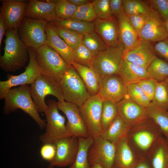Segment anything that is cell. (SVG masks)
I'll return each mask as SVG.
<instances>
[{"label":"cell","mask_w":168,"mask_h":168,"mask_svg":"<svg viewBox=\"0 0 168 168\" xmlns=\"http://www.w3.org/2000/svg\"><path fill=\"white\" fill-rule=\"evenodd\" d=\"M163 136L155 123L149 118L141 123L130 127L126 138L128 144L140 158L147 157Z\"/></svg>","instance_id":"cell-1"},{"label":"cell","mask_w":168,"mask_h":168,"mask_svg":"<svg viewBox=\"0 0 168 168\" xmlns=\"http://www.w3.org/2000/svg\"><path fill=\"white\" fill-rule=\"evenodd\" d=\"M4 52L0 57V66L6 72H14L24 67L29 59L27 47L20 38L17 29L5 33Z\"/></svg>","instance_id":"cell-2"},{"label":"cell","mask_w":168,"mask_h":168,"mask_svg":"<svg viewBox=\"0 0 168 168\" xmlns=\"http://www.w3.org/2000/svg\"><path fill=\"white\" fill-rule=\"evenodd\" d=\"M4 99L3 112L5 114H8L20 109L32 118L40 129L45 127V120L40 117L31 96L28 85L11 88L6 93Z\"/></svg>","instance_id":"cell-3"},{"label":"cell","mask_w":168,"mask_h":168,"mask_svg":"<svg viewBox=\"0 0 168 168\" xmlns=\"http://www.w3.org/2000/svg\"><path fill=\"white\" fill-rule=\"evenodd\" d=\"M35 59L41 73L58 83L70 67L57 51L47 44L35 51Z\"/></svg>","instance_id":"cell-4"},{"label":"cell","mask_w":168,"mask_h":168,"mask_svg":"<svg viewBox=\"0 0 168 168\" xmlns=\"http://www.w3.org/2000/svg\"><path fill=\"white\" fill-rule=\"evenodd\" d=\"M59 84L64 100L80 108L91 96L81 77L72 66L69 67Z\"/></svg>","instance_id":"cell-5"},{"label":"cell","mask_w":168,"mask_h":168,"mask_svg":"<svg viewBox=\"0 0 168 168\" xmlns=\"http://www.w3.org/2000/svg\"><path fill=\"white\" fill-rule=\"evenodd\" d=\"M48 108L44 113L46 118L45 132L39 139L44 144L53 143L56 140L71 136L65 124V118L58 111L57 102L52 99L47 101Z\"/></svg>","instance_id":"cell-6"},{"label":"cell","mask_w":168,"mask_h":168,"mask_svg":"<svg viewBox=\"0 0 168 168\" xmlns=\"http://www.w3.org/2000/svg\"><path fill=\"white\" fill-rule=\"evenodd\" d=\"M30 88L31 96L39 113H44L47 110L45 98L48 95L55 96L58 101L64 100L59 83L41 73Z\"/></svg>","instance_id":"cell-7"},{"label":"cell","mask_w":168,"mask_h":168,"mask_svg":"<svg viewBox=\"0 0 168 168\" xmlns=\"http://www.w3.org/2000/svg\"><path fill=\"white\" fill-rule=\"evenodd\" d=\"M124 51L123 46L120 43L115 47H108L94 55L93 68L100 78L117 74Z\"/></svg>","instance_id":"cell-8"},{"label":"cell","mask_w":168,"mask_h":168,"mask_svg":"<svg viewBox=\"0 0 168 168\" xmlns=\"http://www.w3.org/2000/svg\"><path fill=\"white\" fill-rule=\"evenodd\" d=\"M48 22L24 17L18 29L19 36L27 47L35 50L46 44L45 27Z\"/></svg>","instance_id":"cell-9"},{"label":"cell","mask_w":168,"mask_h":168,"mask_svg":"<svg viewBox=\"0 0 168 168\" xmlns=\"http://www.w3.org/2000/svg\"><path fill=\"white\" fill-rule=\"evenodd\" d=\"M103 100L98 94L91 96L79 108L89 137L93 139L100 136L101 133L100 119Z\"/></svg>","instance_id":"cell-10"},{"label":"cell","mask_w":168,"mask_h":168,"mask_svg":"<svg viewBox=\"0 0 168 168\" xmlns=\"http://www.w3.org/2000/svg\"><path fill=\"white\" fill-rule=\"evenodd\" d=\"M29 62L25 70L17 75H10L7 79L0 82V99H4L6 93L13 87L32 84L41 74L35 59V50L27 48Z\"/></svg>","instance_id":"cell-11"},{"label":"cell","mask_w":168,"mask_h":168,"mask_svg":"<svg viewBox=\"0 0 168 168\" xmlns=\"http://www.w3.org/2000/svg\"><path fill=\"white\" fill-rule=\"evenodd\" d=\"M115 150V144L100 136L94 138L88 151L90 165L97 164L103 168H112Z\"/></svg>","instance_id":"cell-12"},{"label":"cell","mask_w":168,"mask_h":168,"mask_svg":"<svg viewBox=\"0 0 168 168\" xmlns=\"http://www.w3.org/2000/svg\"><path fill=\"white\" fill-rule=\"evenodd\" d=\"M53 143L56 147V153L53 159L49 162V165L59 167L71 166L77 152L78 138L72 136L63 138Z\"/></svg>","instance_id":"cell-13"},{"label":"cell","mask_w":168,"mask_h":168,"mask_svg":"<svg viewBox=\"0 0 168 168\" xmlns=\"http://www.w3.org/2000/svg\"><path fill=\"white\" fill-rule=\"evenodd\" d=\"M58 108L65 115L67 122L66 126L71 136L89 138L85 124L81 116L79 108L75 105L64 100L57 102Z\"/></svg>","instance_id":"cell-14"},{"label":"cell","mask_w":168,"mask_h":168,"mask_svg":"<svg viewBox=\"0 0 168 168\" xmlns=\"http://www.w3.org/2000/svg\"><path fill=\"white\" fill-rule=\"evenodd\" d=\"M127 86L118 74L100 78L98 94L103 100L116 103L127 95Z\"/></svg>","instance_id":"cell-15"},{"label":"cell","mask_w":168,"mask_h":168,"mask_svg":"<svg viewBox=\"0 0 168 168\" xmlns=\"http://www.w3.org/2000/svg\"><path fill=\"white\" fill-rule=\"evenodd\" d=\"M116 105L118 115L130 127L149 118L146 108L137 104L127 95Z\"/></svg>","instance_id":"cell-16"},{"label":"cell","mask_w":168,"mask_h":168,"mask_svg":"<svg viewBox=\"0 0 168 168\" xmlns=\"http://www.w3.org/2000/svg\"><path fill=\"white\" fill-rule=\"evenodd\" d=\"M156 56L152 43L139 38L132 47L124 50L123 59L147 69Z\"/></svg>","instance_id":"cell-17"},{"label":"cell","mask_w":168,"mask_h":168,"mask_svg":"<svg viewBox=\"0 0 168 168\" xmlns=\"http://www.w3.org/2000/svg\"><path fill=\"white\" fill-rule=\"evenodd\" d=\"M138 37L151 43L168 38L164 22L158 12L151 7L148 19L139 33Z\"/></svg>","instance_id":"cell-18"},{"label":"cell","mask_w":168,"mask_h":168,"mask_svg":"<svg viewBox=\"0 0 168 168\" xmlns=\"http://www.w3.org/2000/svg\"><path fill=\"white\" fill-rule=\"evenodd\" d=\"M0 13L4 20L6 30L10 29H18L24 17L27 2L22 1L3 0Z\"/></svg>","instance_id":"cell-19"},{"label":"cell","mask_w":168,"mask_h":168,"mask_svg":"<svg viewBox=\"0 0 168 168\" xmlns=\"http://www.w3.org/2000/svg\"><path fill=\"white\" fill-rule=\"evenodd\" d=\"M57 1H29L25 11L24 17L44 20L48 22L55 19Z\"/></svg>","instance_id":"cell-20"},{"label":"cell","mask_w":168,"mask_h":168,"mask_svg":"<svg viewBox=\"0 0 168 168\" xmlns=\"http://www.w3.org/2000/svg\"><path fill=\"white\" fill-rule=\"evenodd\" d=\"M94 31L108 47H115L120 44L116 18L111 20L97 18L93 22Z\"/></svg>","instance_id":"cell-21"},{"label":"cell","mask_w":168,"mask_h":168,"mask_svg":"<svg viewBox=\"0 0 168 168\" xmlns=\"http://www.w3.org/2000/svg\"><path fill=\"white\" fill-rule=\"evenodd\" d=\"M46 44L57 51L69 66H72L73 50L58 35L50 22L46 25Z\"/></svg>","instance_id":"cell-22"},{"label":"cell","mask_w":168,"mask_h":168,"mask_svg":"<svg viewBox=\"0 0 168 168\" xmlns=\"http://www.w3.org/2000/svg\"><path fill=\"white\" fill-rule=\"evenodd\" d=\"M113 167L115 168H134L139 158L128 144L126 138L116 144Z\"/></svg>","instance_id":"cell-23"},{"label":"cell","mask_w":168,"mask_h":168,"mask_svg":"<svg viewBox=\"0 0 168 168\" xmlns=\"http://www.w3.org/2000/svg\"><path fill=\"white\" fill-rule=\"evenodd\" d=\"M117 74L127 86L132 84L137 83L142 80L150 78L146 69L123 59Z\"/></svg>","instance_id":"cell-24"},{"label":"cell","mask_w":168,"mask_h":168,"mask_svg":"<svg viewBox=\"0 0 168 168\" xmlns=\"http://www.w3.org/2000/svg\"><path fill=\"white\" fill-rule=\"evenodd\" d=\"M120 43L124 50L132 47L139 39L138 35L129 23L124 11L116 18Z\"/></svg>","instance_id":"cell-25"},{"label":"cell","mask_w":168,"mask_h":168,"mask_svg":"<svg viewBox=\"0 0 168 168\" xmlns=\"http://www.w3.org/2000/svg\"><path fill=\"white\" fill-rule=\"evenodd\" d=\"M147 157L152 168H168V139L161 137Z\"/></svg>","instance_id":"cell-26"},{"label":"cell","mask_w":168,"mask_h":168,"mask_svg":"<svg viewBox=\"0 0 168 168\" xmlns=\"http://www.w3.org/2000/svg\"><path fill=\"white\" fill-rule=\"evenodd\" d=\"M130 127L118 115L104 131L100 136L114 144L126 137Z\"/></svg>","instance_id":"cell-27"},{"label":"cell","mask_w":168,"mask_h":168,"mask_svg":"<svg viewBox=\"0 0 168 168\" xmlns=\"http://www.w3.org/2000/svg\"><path fill=\"white\" fill-rule=\"evenodd\" d=\"M72 65L78 72L91 96L98 94L100 78L95 70L74 62Z\"/></svg>","instance_id":"cell-28"},{"label":"cell","mask_w":168,"mask_h":168,"mask_svg":"<svg viewBox=\"0 0 168 168\" xmlns=\"http://www.w3.org/2000/svg\"><path fill=\"white\" fill-rule=\"evenodd\" d=\"M54 26L73 30L84 34L94 31L93 22H87L70 18L67 19H55L49 22Z\"/></svg>","instance_id":"cell-29"},{"label":"cell","mask_w":168,"mask_h":168,"mask_svg":"<svg viewBox=\"0 0 168 168\" xmlns=\"http://www.w3.org/2000/svg\"><path fill=\"white\" fill-rule=\"evenodd\" d=\"M146 108L149 117L154 121L163 135L168 139V111L158 108L151 102Z\"/></svg>","instance_id":"cell-30"},{"label":"cell","mask_w":168,"mask_h":168,"mask_svg":"<svg viewBox=\"0 0 168 168\" xmlns=\"http://www.w3.org/2000/svg\"><path fill=\"white\" fill-rule=\"evenodd\" d=\"M78 148L75 159L69 168H90L88 160V151L94 139L78 138Z\"/></svg>","instance_id":"cell-31"},{"label":"cell","mask_w":168,"mask_h":168,"mask_svg":"<svg viewBox=\"0 0 168 168\" xmlns=\"http://www.w3.org/2000/svg\"><path fill=\"white\" fill-rule=\"evenodd\" d=\"M147 70L151 78L157 82L165 81L168 78V62L156 56Z\"/></svg>","instance_id":"cell-32"},{"label":"cell","mask_w":168,"mask_h":168,"mask_svg":"<svg viewBox=\"0 0 168 168\" xmlns=\"http://www.w3.org/2000/svg\"><path fill=\"white\" fill-rule=\"evenodd\" d=\"M118 115L116 103L111 101L104 100L100 119L101 132Z\"/></svg>","instance_id":"cell-33"},{"label":"cell","mask_w":168,"mask_h":168,"mask_svg":"<svg viewBox=\"0 0 168 168\" xmlns=\"http://www.w3.org/2000/svg\"><path fill=\"white\" fill-rule=\"evenodd\" d=\"M82 44L94 55L108 47L100 37L94 31L83 34Z\"/></svg>","instance_id":"cell-34"},{"label":"cell","mask_w":168,"mask_h":168,"mask_svg":"<svg viewBox=\"0 0 168 168\" xmlns=\"http://www.w3.org/2000/svg\"><path fill=\"white\" fill-rule=\"evenodd\" d=\"M93 54L82 43L73 50L72 63L93 69Z\"/></svg>","instance_id":"cell-35"},{"label":"cell","mask_w":168,"mask_h":168,"mask_svg":"<svg viewBox=\"0 0 168 168\" xmlns=\"http://www.w3.org/2000/svg\"><path fill=\"white\" fill-rule=\"evenodd\" d=\"M151 103L157 107L168 111V83L157 82Z\"/></svg>","instance_id":"cell-36"},{"label":"cell","mask_w":168,"mask_h":168,"mask_svg":"<svg viewBox=\"0 0 168 168\" xmlns=\"http://www.w3.org/2000/svg\"><path fill=\"white\" fill-rule=\"evenodd\" d=\"M124 12L126 16L147 14L151 7L145 1L123 0Z\"/></svg>","instance_id":"cell-37"},{"label":"cell","mask_w":168,"mask_h":168,"mask_svg":"<svg viewBox=\"0 0 168 168\" xmlns=\"http://www.w3.org/2000/svg\"><path fill=\"white\" fill-rule=\"evenodd\" d=\"M54 26L58 35L73 50L82 43L83 34L71 30Z\"/></svg>","instance_id":"cell-38"},{"label":"cell","mask_w":168,"mask_h":168,"mask_svg":"<svg viewBox=\"0 0 168 168\" xmlns=\"http://www.w3.org/2000/svg\"><path fill=\"white\" fill-rule=\"evenodd\" d=\"M77 7L68 0H57L55 9L56 18L62 20L71 18Z\"/></svg>","instance_id":"cell-39"},{"label":"cell","mask_w":168,"mask_h":168,"mask_svg":"<svg viewBox=\"0 0 168 168\" xmlns=\"http://www.w3.org/2000/svg\"><path fill=\"white\" fill-rule=\"evenodd\" d=\"M137 104L146 108L151 103L142 89L137 83L130 84L127 86V94Z\"/></svg>","instance_id":"cell-40"},{"label":"cell","mask_w":168,"mask_h":168,"mask_svg":"<svg viewBox=\"0 0 168 168\" xmlns=\"http://www.w3.org/2000/svg\"><path fill=\"white\" fill-rule=\"evenodd\" d=\"M71 18L87 22H94L97 18L91 1L77 7V10Z\"/></svg>","instance_id":"cell-41"},{"label":"cell","mask_w":168,"mask_h":168,"mask_svg":"<svg viewBox=\"0 0 168 168\" xmlns=\"http://www.w3.org/2000/svg\"><path fill=\"white\" fill-rule=\"evenodd\" d=\"M91 2L97 18L111 20L116 18L111 11L110 0H94Z\"/></svg>","instance_id":"cell-42"},{"label":"cell","mask_w":168,"mask_h":168,"mask_svg":"<svg viewBox=\"0 0 168 168\" xmlns=\"http://www.w3.org/2000/svg\"><path fill=\"white\" fill-rule=\"evenodd\" d=\"M145 1L150 7L158 12L164 22L168 21V0H148Z\"/></svg>","instance_id":"cell-43"},{"label":"cell","mask_w":168,"mask_h":168,"mask_svg":"<svg viewBox=\"0 0 168 168\" xmlns=\"http://www.w3.org/2000/svg\"><path fill=\"white\" fill-rule=\"evenodd\" d=\"M126 16L130 24L138 35L147 22L149 17V13Z\"/></svg>","instance_id":"cell-44"},{"label":"cell","mask_w":168,"mask_h":168,"mask_svg":"<svg viewBox=\"0 0 168 168\" xmlns=\"http://www.w3.org/2000/svg\"><path fill=\"white\" fill-rule=\"evenodd\" d=\"M157 82L155 80L150 78L142 80L137 83L151 102L154 97Z\"/></svg>","instance_id":"cell-45"},{"label":"cell","mask_w":168,"mask_h":168,"mask_svg":"<svg viewBox=\"0 0 168 168\" xmlns=\"http://www.w3.org/2000/svg\"><path fill=\"white\" fill-rule=\"evenodd\" d=\"M153 48L157 57L168 62V38L156 43Z\"/></svg>","instance_id":"cell-46"},{"label":"cell","mask_w":168,"mask_h":168,"mask_svg":"<svg viewBox=\"0 0 168 168\" xmlns=\"http://www.w3.org/2000/svg\"><path fill=\"white\" fill-rule=\"evenodd\" d=\"M40 153L42 158L49 162L52 160L55 156L56 148L53 143L44 144L41 147Z\"/></svg>","instance_id":"cell-47"},{"label":"cell","mask_w":168,"mask_h":168,"mask_svg":"<svg viewBox=\"0 0 168 168\" xmlns=\"http://www.w3.org/2000/svg\"><path fill=\"white\" fill-rule=\"evenodd\" d=\"M110 9L116 18L124 11L123 0H110Z\"/></svg>","instance_id":"cell-48"},{"label":"cell","mask_w":168,"mask_h":168,"mask_svg":"<svg viewBox=\"0 0 168 168\" xmlns=\"http://www.w3.org/2000/svg\"><path fill=\"white\" fill-rule=\"evenodd\" d=\"M134 168H152L147 157L139 158V160Z\"/></svg>","instance_id":"cell-49"},{"label":"cell","mask_w":168,"mask_h":168,"mask_svg":"<svg viewBox=\"0 0 168 168\" xmlns=\"http://www.w3.org/2000/svg\"><path fill=\"white\" fill-rule=\"evenodd\" d=\"M6 31L5 25L2 15L0 14V48L3 36Z\"/></svg>","instance_id":"cell-50"},{"label":"cell","mask_w":168,"mask_h":168,"mask_svg":"<svg viewBox=\"0 0 168 168\" xmlns=\"http://www.w3.org/2000/svg\"><path fill=\"white\" fill-rule=\"evenodd\" d=\"M68 1L77 7L83 5L91 2V1L88 0H68Z\"/></svg>","instance_id":"cell-51"},{"label":"cell","mask_w":168,"mask_h":168,"mask_svg":"<svg viewBox=\"0 0 168 168\" xmlns=\"http://www.w3.org/2000/svg\"><path fill=\"white\" fill-rule=\"evenodd\" d=\"M90 168H103L101 166L97 164H94L91 165L90 166Z\"/></svg>","instance_id":"cell-52"},{"label":"cell","mask_w":168,"mask_h":168,"mask_svg":"<svg viewBox=\"0 0 168 168\" xmlns=\"http://www.w3.org/2000/svg\"><path fill=\"white\" fill-rule=\"evenodd\" d=\"M164 24L166 32L168 35V21L164 22Z\"/></svg>","instance_id":"cell-53"},{"label":"cell","mask_w":168,"mask_h":168,"mask_svg":"<svg viewBox=\"0 0 168 168\" xmlns=\"http://www.w3.org/2000/svg\"><path fill=\"white\" fill-rule=\"evenodd\" d=\"M53 167H54L53 166L49 165V166L48 168H53Z\"/></svg>","instance_id":"cell-54"},{"label":"cell","mask_w":168,"mask_h":168,"mask_svg":"<svg viewBox=\"0 0 168 168\" xmlns=\"http://www.w3.org/2000/svg\"><path fill=\"white\" fill-rule=\"evenodd\" d=\"M167 83H168V78H167V79H166L165 80V81Z\"/></svg>","instance_id":"cell-55"},{"label":"cell","mask_w":168,"mask_h":168,"mask_svg":"<svg viewBox=\"0 0 168 168\" xmlns=\"http://www.w3.org/2000/svg\"><path fill=\"white\" fill-rule=\"evenodd\" d=\"M112 168H114V167H113Z\"/></svg>","instance_id":"cell-56"}]
</instances>
